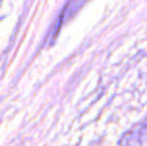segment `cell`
Here are the masks:
<instances>
[{
    "mask_svg": "<svg viewBox=\"0 0 147 146\" xmlns=\"http://www.w3.org/2000/svg\"><path fill=\"white\" fill-rule=\"evenodd\" d=\"M85 1H86V0H70L69 5H67V7L65 8L63 13H62V18H61V20L63 21L65 18L70 17V16H71L72 13H75L76 10H78L79 8H80ZM61 20H59V21H61Z\"/></svg>",
    "mask_w": 147,
    "mask_h": 146,
    "instance_id": "obj_1",
    "label": "cell"
}]
</instances>
